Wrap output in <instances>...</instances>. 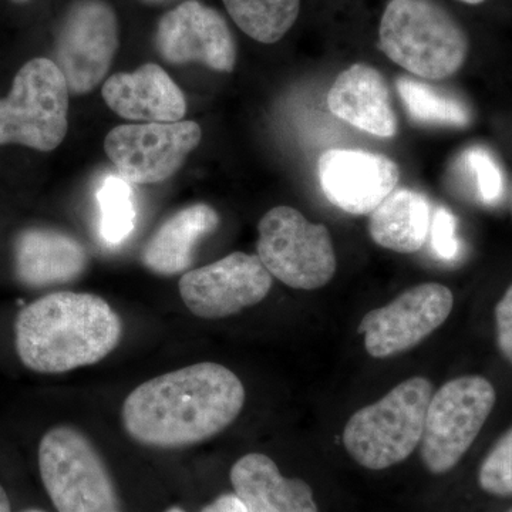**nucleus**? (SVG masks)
<instances>
[{
  "label": "nucleus",
  "mask_w": 512,
  "mask_h": 512,
  "mask_svg": "<svg viewBox=\"0 0 512 512\" xmlns=\"http://www.w3.org/2000/svg\"><path fill=\"white\" fill-rule=\"evenodd\" d=\"M87 265L89 254L82 242L59 229L29 228L16 238V278L30 288L72 282Z\"/></svg>",
  "instance_id": "17"
},
{
  "label": "nucleus",
  "mask_w": 512,
  "mask_h": 512,
  "mask_svg": "<svg viewBox=\"0 0 512 512\" xmlns=\"http://www.w3.org/2000/svg\"><path fill=\"white\" fill-rule=\"evenodd\" d=\"M259 259L282 284L313 291L332 281L338 268L325 225L312 224L292 207L272 208L258 225Z\"/></svg>",
  "instance_id": "7"
},
{
  "label": "nucleus",
  "mask_w": 512,
  "mask_h": 512,
  "mask_svg": "<svg viewBox=\"0 0 512 512\" xmlns=\"http://www.w3.org/2000/svg\"><path fill=\"white\" fill-rule=\"evenodd\" d=\"M318 178L333 205L348 214L366 215L396 190L400 170L382 154L333 148L320 156Z\"/></svg>",
  "instance_id": "14"
},
{
  "label": "nucleus",
  "mask_w": 512,
  "mask_h": 512,
  "mask_svg": "<svg viewBox=\"0 0 512 512\" xmlns=\"http://www.w3.org/2000/svg\"><path fill=\"white\" fill-rule=\"evenodd\" d=\"M328 106L338 119L372 136L392 138L397 134L389 87L382 73L369 64H353L336 77Z\"/></svg>",
  "instance_id": "16"
},
{
  "label": "nucleus",
  "mask_w": 512,
  "mask_h": 512,
  "mask_svg": "<svg viewBox=\"0 0 512 512\" xmlns=\"http://www.w3.org/2000/svg\"><path fill=\"white\" fill-rule=\"evenodd\" d=\"M384 55L423 79L443 80L463 67L468 37L434 0H390L379 28Z\"/></svg>",
  "instance_id": "3"
},
{
  "label": "nucleus",
  "mask_w": 512,
  "mask_h": 512,
  "mask_svg": "<svg viewBox=\"0 0 512 512\" xmlns=\"http://www.w3.org/2000/svg\"><path fill=\"white\" fill-rule=\"evenodd\" d=\"M430 242L434 254L443 261H454L460 254L457 238V221L446 207H436L431 215Z\"/></svg>",
  "instance_id": "26"
},
{
  "label": "nucleus",
  "mask_w": 512,
  "mask_h": 512,
  "mask_svg": "<svg viewBox=\"0 0 512 512\" xmlns=\"http://www.w3.org/2000/svg\"><path fill=\"white\" fill-rule=\"evenodd\" d=\"M13 3H18V5H23V3H28L30 0H12Z\"/></svg>",
  "instance_id": "32"
},
{
  "label": "nucleus",
  "mask_w": 512,
  "mask_h": 512,
  "mask_svg": "<svg viewBox=\"0 0 512 512\" xmlns=\"http://www.w3.org/2000/svg\"><path fill=\"white\" fill-rule=\"evenodd\" d=\"M396 86L407 114L417 123L451 127L470 123V109L457 97L409 77H400Z\"/></svg>",
  "instance_id": "22"
},
{
  "label": "nucleus",
  "mask_w": 512,
  "mask_h": 512,
  "mask_svg": "<svg viewBox=\"0 0 512 512\" xmlns=\"http://www.w3.org/2000/svg\"><path fill=\"white\" fill-rule=\"evenodd\" d=\"M239 29L259 43L279 42L295 25L301 0H222Z\"/></svg>",
  "instance_id": "21"
},
{
  "label": "nucleus",
  "mask_w": 512,
  "mask_h": 512,
  "mask_svg": "<svg viewBox=\"0 0 512 512\" xmlns=\"http://www.w3.org/2000/svg\"><path fill=\"white\" fill-rule=\"evenodd\" d=\"M461 167L473 180L478 200L494 205L504 194V175L500 164L487 148L474 146L464 151Z\"/></svg>",
  "instance_id": "24"
},
{
  "label": "nucleus",
  "mask_w": 512,
  "mask_h": 512,
  "mask_svg": "<svg viewBox=\"0 0 512 512\" xmlns=\"http://www.w3.org/2000/svg\"><path fill=\"white\" fill-rule=\"evenodd\" d=\"M232 487L248 512H319L311 485L282 476L272 458L251 453L231 468Z\"/></svg>",
  "instance_id": "18"
},
{
  "label": "nucleus",
  "mask_w": 512,
  "mask_h": 512,
  "mask_svg": "<svg viewBox=\"0 0 512 512\" xmlns=\"http://www.w3.org/2000/svg\"><path fill=\"white\" fill-rule=\"evenodd\" d=\"M117 116L147 123H177L187 113L183 90L158 64H143L133 73L113 74L101 89Z\"/></svg>",
  "instance_id": "15"
},
{
  "label": "nucleus",
  "mask_w": 512,
  "mask_h": 512,
  "mask_svg": "<svg viewBox=\"0 0 512 512\" xmlns=\"http://www.w3.org/2000/svg\"><path fill=\"white\" fill-rule=\"evenodd\" d=\"M431 207L426 195L399 188L370 212L369 234L379 247L414 254L430 235Z\"/></svg>",
  "instance_id": "20"
},
{
  "label": "nucleus",
  "mask_w": 512,
  "mask_h": 512,
  "mask_svg": "<svg viewBox=\"0 0 512 512\" xmlns=\"http://www.w3.org/2000/svg\"><path fill=\"white\" fill-rule=\"evenodd\" d=\"M245 397L244 384L227 367L197 363L136 387L123 404V424L144 446H192L231 426Z\"/></svg>",
  "instance_id": "1"
},
{
  "label": "nucleus",
  "mask_w": 512,
  "mask_h": 512,
  "mask_svg": "<svg viewBox=\"0 0 512 512\" xmlns=\"http://www.w3.org/2000/svg\"><path fill=\"white\" fill-rule=\"evenodd\" d=\"M201 512H248L235 494H222Z\"/></svg>",
  "instance_id": "28"
},
{
  "label": "nucleus",
  "mask_w": 512,
  "mask_h": 512,
  "mask_svg": "<svg viewBox=\"0 0 512 512\" xmlns=\"http://www.w3.org/2000/svg\"><path fill=\"white\" fill-rule=\"evenodd\" d=\"M119 49V20L106 0H76L56 39V64L70 93L93 92Z\"/></svg>",
  "instance_id": "9"
},
{
  "label": "nucleus",
  "mask_w": 512,
  "mask_h": 512,
  "mask_svg": "<svg viewBox=\"0 0 512 512\" xmlns=\"http://www.w3.org/2000/svg\"><path fill=\"white\" fill-rule=\"evenodd\" d=\"M201 138L195 121L124 124L107 134L104 150L128 183L158 184L183 167Z\"/></svg>",
  "instance_id": "10"
},
{
  "label": "nucleus",
  "mask_w": 512,
  "mask_h": 512,
  "mask_svg": "<svg viewBox=\"0 0 512 512\" xmlns=\"http://www.w3.org/2000/svg\"><path fill=\"white\" fill-rule=\"evenodd\" d=\"M495 330L498 349L512 366V285L495 306Z\"/></svg>",
  "instance_id": "27"
},
{
  "label": "nucleus",
  "mask_w": 512,
  "mask_h": 512,
  "mask_svg": "<svg viewBox=\"0 0 512 512\" xmlns=\"http://www.w3.org/2000/svg\"><path fill=\"white\" fill-rule=\"evenodd\" d=\"M22 512H45V511H40V510H25V511H22Z\"/></svg>",
  "instance_id": "33"
},
{
  "label": "nucleus",
  "mask_w": 512,
  "mask_h": 512,
  "mask_svg": "<svg viewBox=\"0 0 512 512\" xmlns=\"http://www.w3.org/2000/svg\"><path fill=\"white\" fill-rule=\"evenodd\" d=\"M460 2L468 3V5H480V3L485 2V0H460Z\"/></svg>",
  "instance_id": "30"
},
{
  "label": "nucleus",
  "mask_w": 512,
  "mask_h": 512,
  "mask_svg": "<svg viewBox=\"0 0 512 512\" xmlns=\"http://www.w3.org/2000/svg\"><path fill=\"white\" fill-rule=\"evenodd\" d=\"M39 470L59 512H121L103 458L83 431L57 426L40 441Z\"/></svg>",
  "instance_id": "6"
},
{
  "label": "nucleus",
  "mask_w": 512,
  "mask_h": 512,
  "mask_svg": "<svg viewBox=\"0 0 512 512\" xmlns=\"http://www.w3.org/2000/svg\"><path fill=\"white\" fill-rule=\"evenodd\" d=\"M69 86L56 62L36 57L20 67L0 100V146L53 151L69 130Z\"/></svg>",
  "instance_id": "5"
},
{
  "label": "nucleus",
  "mask_w": 512,
  "mask_h": 512,
  "mask_svg": "<svg viewBox=\"0 0 512 512\" xmlns=\"http://www.w3.org/2000/svg\"><path fill=\"white\" fill-rule=\"evenodd\" d=\"M272 275L258 255L232 252L214 264L185 272L181 299L188 311L202 319H222L264 301Z\"/></svg>",
  "instance_id": "12"
},
{
  "label": "nucleus",
  "mask_w": 512,
  "mask_h": 512,
  "mask_svg": "<svg viewBox=\"0 0 512 512\" xmlns=\"http://www.w3.org/2000/svg\"><path fill=\"white\" fill-rule=\"evenodd\" d=\"M481 490L495 497L512 495V427L484 458L478 470Z\"/></svg>",
  "instance_id": "25"
},
{
  "label": "nucleus",
  "mask_w": 512,
  "mask_h": 512,
  "mask_svg": "<svg viewBox=\"0 0 512 512\" xmlns=\"http://www.w3.org/2000/svg\"><path fill=\"white\" fill-rule=\"evenodd\" d=\"M165 512H185V511L181 510V508L173 507V508H170V510H167Z\"/></svg>",
  "instance_id": "31"
},
{
  "label": "nucleus",
  "mask_w": 512,
  "mask_h": 512,
  "mask_svg": "<svg viewBox=\"0 0 512 512\" xmlns=\"http://www.w3.org/2000/svg\"><path fill=\"white\" fill-rule=\"evenodd\" d=\"M220 224L217 211L207 204L178 211L148 239L141 261L157 275H177L192 264L195 245Z\"/></svg>",
  "instance_id": "19"
},
{
  "label": "nucleus",
  "mask_w": 512,
  "mask_h": 512,
  "mask_svg": "<svg viewBox=\"0 0 512 512\" xmlns=\"http://www.w3.org/2000/svg\"><path fill=\"white\" fill-rule=\"evenodd\" d=\"M0 512H12L8 494H6L5 488L2 485H0Z\"/></svg>",
  "instance_id": "29"
},
{
  "label": "nucleus",
  "mask_w": 512,
  "mask_h": 512,
  "mask_svg": "<svg viewBox=\"0 0 512 512\" xmlns=\"http://www.w3.org/2000/svg\"><path fill=\"white\" fill-rule=\"evenodd\" d=\"M121 336L120 316L93 293H50L25 306L15 322L20 362L46 375L100 362Z\"/></svg>",
  "instance_id": "2"
},
{
  "label": "nucleus",
  "mask_w": 512,
  "mask_h": 512,
  "mask_svg": "<svg viewBox=\"0 0 512 512\" xmlns=\"http://www.w3.org/2000/svg\"><path fill=\"white\" fill-rule=\"evenodd\" d=\"M508 512H512V508H511V510H510V511H508Z\"/></svg>",
  "instance_id": "34"
},
{
  "label": "nucleus",
  "mask_w": 512,
  "mask_h": 512,
  "mask_svg": "<svg viewBox=\"0 0 512 512\" xmlns=\"http://www.w3.org/2000/svg\"><path fill=\"white\" fill-rule=\"evenodd\" d=\"M156 47L171 64L200 62L229 73L237 63V43L227 20L200 0H187L165 13L158 22Z\"/></svg>",
  "instance_id": "13"
},
{
  "label": "nucleus",
  "mask_w": 512,
  "mask_h": 512,
  "mask_svg": "<svg viewBox=\"0 0 512 512\" xmlns=\"http://www.w3.org/2000/svg\"><path fill=\"white\" fill-rule=\"evenodd\" d=\"M453 306V292L447 286L434 282L416 285L367 313L357 332L365 336L370 356L386 359L423 342L446 322Z\"/></svg>",
  "instance_id": "11"
},
{
  "label": "nucleus",
  "mask_w": 512,
  "mask_h": 512,
  "mask_svg": "<svg viewBox=\"0 0 512 512\" xmlns=\"http://www.w3.org/2000/svg\"><path fill=\"white\" fill-rule=\"evenodd\" d=\"M433 384L404 380L379 402L357 410L343 430V446L359 466L380 471L403 463L420 446Z\"/></svg>",
  "instance_id": "4"
},
{
  "label": "nucleus",
  "mask_w": 512,
  "mask_h": 512,
  "mask_svg": "<svg viewBox=\"0 0 512 512\" xmlns=\"http://www.w3.org/2000/svg\"><path fill=\"white\" fill-rule=\"evenodd\" d=\"M497 400L483 376H461L433 393L427 407L420 457L431 474H446L470 450Z\"/></svg>",
  "instance_id": "8"
},
{
  "label": "nucleus",
  "mask_w": 512,
  "mask_h": 512,
  "mask_svg": "<svg viewBox=\"0 0 512 512\" xmlns=\"http://www.w3.org/2000/svg\"><path fill=\"white\" fill-rule=\"evenodd\" d=\"M130 184L120 174H110L97 190L100 235L111 247L123 244L136 228V198Z\"/></svg>",
  "instance_id": "23"
}]
</instances>
